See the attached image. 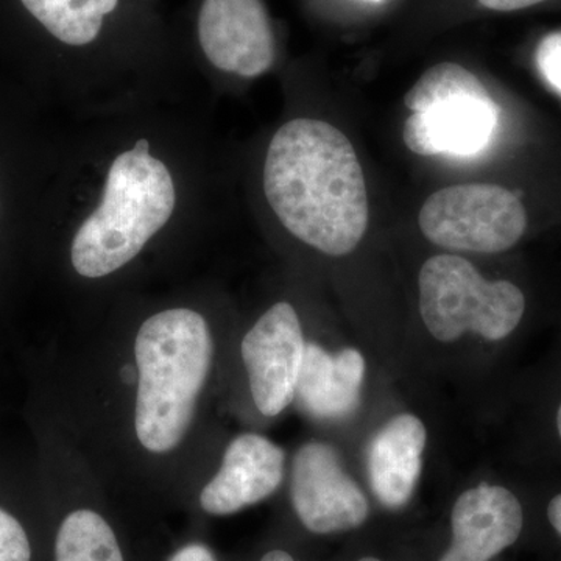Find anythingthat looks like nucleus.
I'll return each instance as SVG.
<instances>
[{
    "label": "nucleus",
    "mask_w": 561,
    "mask_h": 561,
    "mask_svg": "<svg viewBox=\"0 0 561 561\" xmlns=\"http://www.w3.org/2000/svg\"><path fill=\"white\" fill-rule=\"evenodd\" d=\"M264 192L284 228L321 253L345 256L367 232L370 206L359 158L328 122L295 119L276 131Z\"/></svg>",
    "instance_id": "f257e3e1"
},
{
    "label": "nucleus",
    "mask_w": 561,
    "mask_h": 561,
    "mask_svg": "<svg viewBox=\"0 0 561 561\" xmlns=\"http://www.w3.org/2000/svg\"><path fill=\"white\" fill-rule=\"evenodd\" d=\"M139 383L135 426L140 445L168 453L190 430L213 362L208 323L191 309H171L140 327L135 345Z\"/></svg>",
    "instance_id": "f03ea898"
},
{
    "label": "nucleus",
    "mask_w": 561,
    "mask_h": 561,
    "mask_svg": "<svg viewBox=\"0 0 561 561\" xmlns=\"http://www.w3.org/2000/svg\"><path fill=\"white\" fill-rule=\"evenodd\" d=\"M175 186L164 162L140 139L114 160L101 206L84 220L72 242V264L81 276L102 278L138 256L171 219Z\"/></svg>",
    "instance_id": "7ed1b4c3"
},
{
    "label": "nucleus",
    "mask_w": 561,
    "mask_h": 561,
    "mask_svg": "<svg viewBox=\"0 0 561 561\" xmlns=\"http://www.w3.org/2000/svg\"><path fill=\"white\" fill-rule=\"evenodd\" d=\"M420 312L432 337L453 343L467 332L496 342L518 327L526 298L511 280H489L465 257L438 254L420 272Z\"/></svg>",
    "instance_id": "20e7f679"
},
{
    "label": "nucleus",
    "mask_w": 561,
    "mask_h": 561,
    "mask_svg": "<svg viewBox=\"0 0 561 561\" xmlns=\"http://www.w3.org/2000/svg\"><path fill=\"white\" fill-rule=\"evenodd\" d=\"M419 225L424 238L443 249L494 254L518 243L527 214L519 198L497 184H457L424 202Z\"/></svg>",
    "instance_id": "39448f33"
},
{
    "label": "nucleus",
    "mask_w": 561,
    "mask_h": 561,
    "mask_svg": "<svg viewBox=\"0 0 561 561\" xmlns=\"http://www.w3.org/2000/svg\"><path fill=\"white\" fill-rule=\"evenodd\" d=\"M290 496L298 522L313 535L356 530L370 516L367 496L327 443H306L295 454Z\"/></svg>",
    "instance_id": "423d86ee"
},
{
    "label": "nucleus",
    "mask_w": 561,
    "mask_h": 561,
    "mask_svg": "<svg viewBox=\"0 0 561 561\" xmlns=\"http://www.w3.org/2000/svg\"><path fill=\"white\" fill-rule=\"evenodd\" d=\"M305 348L300 319L289 302H276L247 332L242 359L254 404L264 415H278L295 400Z\"/></svg>",
    "instance_id": "0eeeda50"
},
{
    "label": "nucleus",
    "mask_w": 561,
    "mask_h": 561,
    "mask_svg": "<svg viewBox=\"0 0 561 561\" xmlns=\"http://www.w3.org/2000/svg\"><path fill=\"white\" fill-rule=\"evenodd\" d=\"M198 38L217 69L253 79L275 61V38L262 0H205Z\"/></svg>",
    "instance_id": "6e6552de"
},
{
    "label": "nucleus",
    "mask_w": 561,
    "mask_h": 561,
    "mask_svg": "<svg viewBox=\"0 0 561 561\" xmlns=\"http://www.w3.org/2000/svg\"><path fill=\"white\" fill-rule=\"evenodd\" d=\"M523 527V505L511 490L472 486L454 504L451 541L437 561H491L518 541Z\"/></svg>",
    "instance_id": "1a4fd4ad"
},
{
    "label": "nucleus",
    "mask_w": 561,
    "mask_h": 561,
    "mask_svg": "<svg viewBox=\"0 0 561 561\" xmlns=\"http://www.w3.org/2000/svg\"><path fill=\"white\" fill-rule=\"evenodd\" d=\"M284 461L283 449L262 435L234 438L220 471L202 490V511L210 516H228L267 500L283 482Z\"/></svg>",
    "instance_id": "9d476101"
},
{
    "label": "nucleus",
    "mask_w": 561,
    "mask_h": 561,
    "mask_svg": "<svg viewBox=\"0 0 561 561\" xmlns=\"http://www.w3.org/2000/svg\"><path fill=\"white\" fill-rule=\"evenodd\" d=\"M493 99L457 98L416 111L405 121L402 139L421 157L479 153L485 149L497 125Z\"/></svg>",
    "instance_id": "9b49d317"
},
{
    "label": "nucleus",
    "mask_w": 561,
    "mask_h": 561,
    "mask_svg": "<svg viewBox=\"0 0 561 561\" xmlns=\"http://www.w3.org/2000/svg\"><path fill=\"white\" fill-rule=\"evenodd\" d=\"M426 427L419 416H393L371 438L367 451L368 479L383 507L398 511L412 500L423 468Z\"/></svg>",
    "instance_id": "f8f14e48"
},
{
    "label": "nucleus",
    "mask_w": 561,
    "mask_h": 561,
    "mask_svg": "<svg viewBox=\"0 0 561 561\" xmlns=\"http://www.w3.org/2000/svg\"><path fill=\"white\" fill-rule=\"evenodd\" d=\"M364 376L365 359L359 351L346 348L330 354L308 343L295 397L317 419H343L359 405Z\"/></svg>",
    "instance_id": "ddd939ff"
},
{
    "label": "nucleus",
    "mask_w": 561,
    "mask_h": 561,
    "mask_svg": "<svg viewBox=\"0 0 561 561\" xmlns=\"http://www.w3.org/2000/svg\"><path fill=\"white\" fill-rule=\"evenodd\" d=\"M55 36L69 46H87L98 38L103 18L119 0H21Z\"/></svg>",
    "instance_id": "4468645a"
},
{
    "label": "nucleus",
    "mask_w": 561,
    "mask_h": 561,
    "mask_svg": "<svg viewBox=\"0 0 561 561\" xmlns=\"http://www.w3.org/2000/svg\"><path fill=\"white\" fill-rule=\"evenodd\" d=\"M457 98L490 99L491 95L471 70L456 62H440L427 69L413 84L404 95V105L416 113Z\"/></svg>",
    "instance_id": "2eb2a0df"
},
{
    "label": "nucleus",
    "mask_w": 561,
    "mask_h": 561,
    "mask_svg": "<svg viewBox=\"0 0 561 561\" xmlns=\"http://www.w3.org/2000/svg\"><path fill=\"white\" fill-rule=\"evenodd\" d=\"M0 561H32V542L24 526L0 508Z\"/></svg>",
    "instance_id": "dca6fc26"
},
{
    "label": "nucleus",
    "mask_w": 561,
    "mask_h": 561,
    "mask_svg": "<svg viewBox=\"0 0 561 561\" xmlns=\"http://www.w3.org/2000/svg\"><path fill=\"white\" fill-rule=\"evenodd\" d=\"M537 65L546 81L561 94V33H552L541 41Z\"/></svg>",
    "instance_id": "f3484780"
},
{
    "label": "nucleus",
    "mask_w": 561,
    "mask_h": 561,
    "mask_svg": "<svg viewBox=\"0 0 561 561\" xmlns=\"http://www.w3.org/2000/svg\"><path fill=\"white\" fill-rule=\"evenodd\" d=\"M168 561H219V559L206 542L190 541L176 549Z\"/></svg>",
    "instance_id": "a211bd4d"
},
{
    "label": "nucleus",
    "mask_w": 561,
    "mask_h": 561,
    "mask_svg": "<svg viewBox=\"0 0 561 561\" xmlns=\"http://www.w3.org/2000/svg\"><path fill=\"white\" fill-rule=\"evenodd\" d=\"M482 7L493 11H518L540 5L548 0H478Z\"/></svg>",
    "instance_id": "6ab92c4d"
},
{
    "label": "nucleus",
    "mask_w": 561,
    "mask_h": 561,
    "mask_svg": "<svg viewBox=\"0 0 561 561\" xmlns=\"http://www.w3.org/2000/svg\"><path fill=\"white\" fill-rule=\"evenodd\" d=\"M548 518L557 534L561 535V494H557L549 502Z\"/></svg>",
    "instance_id": "aec40b11"
},
{
    "label": "nucleus",
    "mask_w": 561,
    "mask_h": 561,
    "mask_svg": "<svg viewBox=\"0 0 561 561\" xmlns=\"http://www.w3.org/2000/svg\"><path fill=\"white\" fill-rule=\"evenodd\" d=\"M260 561H298L286 549L275 548L271 549L261 557Z\"/></svg>",
    "instance_id": "412c9836"
},
{
    "label": "nucleus",
    "mask_w": 561,
    "mask_h": 561,
    "mask_svg": "<svg viewBox=\"0 0 561 561\" xmlns=\"http://www.w3.org/2000/svg\"><path fill=\"white\" fill-rule=\"evenodd\" d=\"M357 561H382V560L378 559V557H375V556H365V557H362V559H359Z\"/></svg>",
    "instance_id": "4be33fe9"
},
{
    "label": "nucleus",
    "mask_w": 561,
    "mask_h": 561,
    "mask_svg": "<svg viewBox=\"0 0 561 561\" xmlns=\"http://www.w3.org/2000/svg\"><path fill=\"white\" fill-rule=\"evenodd\" d=\"M557 427H559V434H560V438H561V405L559 409V415H557Z\"/></svg>",
    "instance_id": "5701e85b"
}]
</instances>
